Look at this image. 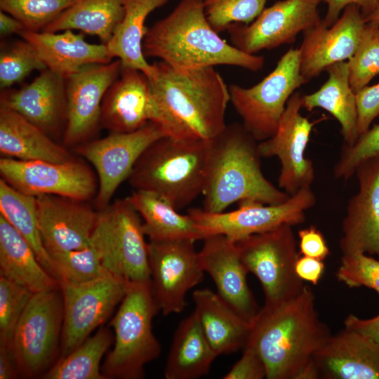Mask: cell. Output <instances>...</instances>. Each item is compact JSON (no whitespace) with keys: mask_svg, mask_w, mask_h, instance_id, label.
Wrapping results in <instances>:
<instances>
[{"mask_svg":"<svg viewBox=\"0 0 379 379\" xmlns=\"http://www.w3.org/2000/svg\"><path fill=\"white\" fill-rule=\"evenodd\" d=\"M39 227L49 254L80 249L89 245L100 211L84 201L57 195L35 197Z\"/></svg>","mask_w":379,"mask_h":379,"instance_id":"20","label":"cell"},{"mask_svg":"<svg viewBox=\"0 0 379 379\" xmlns=\"http://www.w3.org/2000/svg\"><path fill=\"white\" fill-rule=\"evenodd\" d=\"M302 108V94L295 91L288 100L274 133L258 142L261 157H276L279 160L278 185L290 196L311 187L315 178L313 162L305 154L314 122L301 114Z\"/></svg>","mask_w":379,"mask_h":379,"instance_id":"16","label":"cell"},{"mask_svg":"<svg viewBox=\"0 0 379 379\" xmlns=\"http://www.w3.org/2000/svg\"><path fill=\"white\" fill-rule=\"evenodd\" d=\"M208 22L203 0H181L166 17L147 28L142 51L180 69L216 65L260 70L265 58L244 53L222 39Z\"/></svg>","mask_w":379,"mask_h":379,"instance_id":"3","label":"cell"},{"mask_svg":"<svg viewBox=\"0 0 379 379\" xmlns=\"http://www.w3.org/2000/svg\"><path fill=\"white\" fill-rule=\"evenodd\" d=\"M316 201L314 193L311 187H307L279 204L244 201L239 202V207L230 211L209 213L204 209L191 208L188 214L195 222L203 239L220 234L237 242L284 224L295 226L303 223L306 211L312 208Z\"/></svg>","mask_w":379,"mask_h":379,"instance_id":"11","label":"cell"},{"mask_svg":"<svg viewBox=\"0 0 379 379\" xmlns=\"http://www.w3.org/2000/svg\"><path fill=\"white\" fill-rule=\"evenodd\" d=\"M49 255L58 273V281L81 284L110 273L103 265L99 246L92 239L84 248Z\"/></svg>","mask_w":379,"mask_h":379,"instance_id":"37","label":"cell"},{"mask_svg":"<svg viewBox=\"0 0 379 379\" xmlns=\"http://www.w3.org/2000/svg\"><path fill=\"white\" fill-rule=\"evenodd\" d=\"M142 219V227L149 241L202 240L192 217L178 213L171 203L148 191L135 190L126 197Z\"/></svg>","mask_w":379,"mask_h":379,"instance_id":"33","label":"cell"},{"mask_svg":"<svg viewBox=\"0 0 379 379\" xmlns=\"http://www.w3.org/2000/svg\"><path fill=\"white\" fill-rule=\"evenodd\" d=\"M25 29H26L25 25L19 20L4 11H0V34L1 37L14 34L19 35Z\"/></svg>","mask_w":379,"mask_h":379,"instance_id":"52","label":"cell"},{"mask_svg":"<svg viewBox=\"0 0 379 379\" xmlns=\"http://www.w3.org/2000/svg\"><path fill=\"white\" fill-rule=\"evenodd\" d=\"M119 60L108 63L91 64L66 79L67 114L62 137L67 148L93 139L100 126L104 95L119 75Z\"/></svg>","mask_w":379,"mask_h":379,"instance_id":"18","label":"cell"},{"mask_svg":"<svg viewBox=\"0 0 379 379\" xmlns=\"http://www.w3.org/2000/svg\"><path fill=\"white\" fill-rule=\"evenodd\" d=\"M257 141L244 126L226 125L208 140L203 209L223 212L234 203L253 201L279 204L291 196L264 175Z\"/></svg>","mask_w":379,"mask_h":379,"instance_id":"4","label":"cell"},{"mask_svg":"<svg viewBox=\"0 0 379 379\" xmlns=\"http://www.w3.org/2000/svg\"><path fill=\"white\" fill-rule=\"evenodd\" d=\"M344 324L346 328L359 332L379 345V314L370 319H361L350 314Z\"/></svg>","mask_w":379,"mask_h":379,"instance_id":"50","label":"cell"},{"mask_svg":"<svg viewBox=\"0 0 379 379\" xmlns=\"http://www.w3.org/2000/svg\"><path fill=\"white\" fill-rule=\"evenodd\" d=\"M62 324L60 287L34 293L9 349L19 378L43 379L56 364L60 357Z\"/></svg>","mask_w":379,"mask_h":379,"instance_id":"7","label":"cell"},{"mask_svg":"<svg viewBox=\"0 0 379 379\" xmlns=\"http://www.w3.org/2000/svg\"><path fill=\"white\" fill-rule=\"evenodd\" d=\"M191 239L149 241L148 260L152 293L164 316L182 312L186 295L201 282L204 271Z\"/></svg>","mask_w":379,"mask_h":379,"instance_id":"15","label":"cell"},{"mask_svg":"<svg viewBox=\"0 0 379 379\" xmlns=\"http://www.w3.org/2000/svg\"><path fill=\"white\" fill-rule=\"evenodd\" d=\"M100 211L92 239L102 252L105 267L129 282L149 280L148 243L139 213L127 198Z\"/></svg>","mask_w":379,"mask_h":379,"instance_id":"10","label":"cell"},{"mask_svg":"<svg viewBox=\"0 0 379 379\" xmlns=\"http://www.w3.org/2000/svg\"><path fill=\"white\" fill-rule=\"evenodd\" d=\"M314 361L322 378L379 379V345L352 329L331 335Z\"/></svg>","mask_w":379,"mask_h":379,"instance_id":"25","label":"cell"},{"mask_svg":"<svg viewBox=\"0 0 379 379\" xmlns=\"http://www.w3.org/2000/svg\"><path fill=\"white\" fill-rule=\"evenodd\" d=\"M366 23H372L379 25V7L371 15L364 18Z\"/></svg>","mask_w":379,"mask_h":379,"instance_id":"53","label":"cell"},{"mask_svg":"<svg viewBox=\"0 0 379 379\" xmlns=\"http://www.w3.org/2000/svg\"><path fill=\"white\" fill-rule=\"evenodd\" d=\"M0 173L12 187L32 197L51 194L87 201L98 190L96 173L77 158L58 163L2 157Z\"/></svg>","mask_w":379,"mask_h":379,"instance_id":"14","label":"cell"},{"mask_svg":"<svg viewBox=\"0 0 379 379\" xmlns=\"http://www.w3.org/2000/svg\"><path fill=\"white\" fill-rule=\"evenodd\" d=\"M358 191L348 201L342 222V255L365 253L379 259V156L356 168Z\"/></svg>","mask_w":379,"mask_h":379,"instance_id":"21","label":"cell"},{"mask_svg":"<svg viewBox=\"0 0 379 379\" xmlns=\"http://www.w3.org/2000/svg\"><path fill=\"white\" fill-rule=\"evenodd\" d=\"M347 62L350 84L356 93L379 74V25L366 23L355 53Z\"/></svg>","mask_w":379,"mask_h":379,"instance_id":"40","label":"cell"},{"mask_svg":"<svg viewBox=\"0 0 379 379\" xmlns=\"http://www.w3.org/2000/svg\"><path fill=\"white\" fill-rule=\"evenodd\" d=\"M154 117L148 77L138 69L121 66L119 77L104 95L100 128L110 133L132 132L152 121Z\"/></svg>","mask_w":379,"mask_h":379,"instance_id":"24","label":"cell"},{"mask_svg":"<svg viewBox=\"0 0 379 379\" xmlns=\"http://www.w3.org/2000/svg\"><path fill=\"white\" fill-rule=\"evenodd\" d=\"M218 354L211 346L194 311L178 324L166 359V379H197L208 374Z\"/></svg>","mask_w":379,"mask_h":379,"instance_id":"30","label":"cell"},{"mask_svg":"<svg viewBox=\"0 0 379 379\" xmlns=\"http://www.w3.org/2000/svg\"><path fill=\"white\" fill-rule=\"evenodd\" d=\"M0 152L24 161L66 162L76 159L63 145L17 112L0 106Z\"/></svg>","mask_w":379,"mask_h":379,"instance_id":"28","label":"cell"},{"mask_svg":"<svg viewBox=\"0 0 379 379\" xmlns=\"http://www.w3.org/2000/svg\"><path fill=\"white\" fill-rule=\"evenodd\" d=\"M192 300L203 332L218 356L230 354L246 347L251 333L250 321L208 288L195 290Z\"/></svg>","mask_w":379,"mask_h":379,"instance_id":"27","label":"cell"},{"mask_svg":"<svg viewBox=\"0 0 379 379\" xmlns=\"http://www.w3.org/2000/svg\"><path fill=\"white\" fill-rule=\"evenodd\" d=\"M356 100L359 137L369 129L372 121L379 115V83L358 91Z\"/></svg>","mask_w":379,"mask_h":379,"instance_id":"45","label":"cell"},{"mask_svg":"<svg viewBox=\"0 0 379 379\" xmlns=\"http://www.w3.org/2000/svg\"><path fill=\"white\" fill-rule=\"evenodd\" d=\"M170 0H122L124 15L105 44L112 55L120 60L121 66L138 69L150 78L154 68L146 60L142 43L147 30V16Z\"/></svg>","mask_w":379,"mask_h":379,"instance_id":"32","label":"cell"},{"mask_svg":"<svg viewBox=\"0 0 379 379\" xmlns=\"http://www.w3.org/2000/svg\"><path fill=\"white\" fill-rule=\"evenodd\" d=\"M152 65V122L166 136L207 141L223 131L229 87L214 67L180 69L161 60Z\"/></svg>","mask_w":379,"mask_h":379,"instance_id":"1","label":"cell"},{"mask_svg":"<svg viewBox=\"0 0 379 379\" xmlns=\"http://www.w3.org/2000/svg\"><path fill=\"white\" fill-rule=\"evenodd\" d=\"M379 156V124L358 137L352 145H343L340 157L333 168L336 179L347 180L357 166L366 159Z\"/></svg>","mask_w":379,"mask_h":379,"instance_id":"43","label":"cell"},{"mask_svg":"<svg viewBox=\"0 0 379 379\" xmlns=\"http://www.w3.org/2000/svg\"><path fill=\"white\" fill-rule=\"evenodd\" d=\"M338 279L350 288L365 286L379 295V259L365 253L342 255Z\"/></svg>","mask_w":379,"mask_h":379,"instance_id":"44","label":"cell"},{"mask_svg":"<svg viewBox=\"0 0 379 379\" xmlns=\"http://www.w3.org/2000/svg\"><path fill=\"white\" fill-rule=\"evenodd\" d=\"M0 106L20 114L52 138L63 135L67 114L66 80L44 69L29 84L1 90Z\"/></svg>","mask_w":379,"mask_h":379,"instance_id":"22","label":"cell"},{"mask_svg":"<svg viewBox=\"0 0 379 379\" xmlns=\"http://www.w3.org/2000/svg\"><path fill=\"white\" fill-rule=\"evenodd\" d=\"M18 374L8 347L0 343V379H15Z\"/></svg>","mask_w":379,"mask_h":379,"instance_id":"51","label":"cell"},{"mask_svg":"<svg viewBox=\"0 0 379 379\" xmlns=\"http://www.w3.org/2000/svg\"><path fill=\"white\" fill-rule=\"evenodd\" d=\"M114 343V334L100 326L69 354L60 358L43 379H105L100 363Z\"/></svg>","mask_w":379,"mask_h":379,"instance_id":"36","label":"cell"},{"mask_svg":"<svg viewBox=\"0 0 379 379\" xmlns=\"http://www.w3.org/2000/svg\"><path fill=\"white\" fill-rule=\"evenodd\" d=\"M22 39V38H21ZM46 69L34 48L26 40L15 41L1 46L0 54V87L12 88L32 72Z\"/></svg>","mask_w":379,"mask_h":379,"instance_id":"38","label":"cell"},{"mask_svg":"<svg viewBox=\"0 0 379 379\" xmlns=\"http://www.w3.org/2000/svg\"><path fill=\"white\" fill-rule=\"evenodd\" d=\"M208 140L164 136L142 153L128 178L135 190L153 192L182 209L202 194Z\"/></svg>","mask_w":379,"mask_h":379,"instance_id":"5","label":"cell"},{"mask_svg":"<svg viewBox=\"0 0 379 379\" xmlns=\"http://www.w3.org/2000/svg\"><path fill=\"white\" fill-rule=\"evenodd\" d=\"M32 293L0 275V343L10 349L16 326Z\"/></svg>","mask_w":379,"mask_h":379,"instance_id":"42","label":"cell"},{"mask_svg":"<svg viewBox=\"0 0 379 379\" xmlns=\"http://www.w3.org/2000/svg\"><path fill=\"white\" fill-rule=\"evenodd\" d=\"M59 284L63 299L60 357L62 358L109 319L125 296L129 281L109 273L85 283L59 281Z\"/></svg>","mask_w":379,"mask_h":379,"instance_id":"12","label":"cell"},{"mask_svg":"<svg viewBox=\"0 0 379 379\" xmlns=\"http://www.w3.org/2000/svg\"><path fill=\"white\" fill-rule=\"evenodd\" d=\"M0 275L32 293L60 286L25 238L0 214Z\"/></svg>","mask_w":379,"mask_h":379,"instance_id":"29","label":"cell"},{"mask_svg":"<svg viewBox=\"0 0 379 379\" xmlns=\"http://www.w3.org/2000/svg\"><path fill=\"white\" fill-rule=\"evenodd\" d=\"M366 22L361 8L347 6L331 27L321 21L303 32L299 48L300 73L305 84L337 62L348 60L356 52Z\"/></svg>","mask_w":379,"mask_h":379,"instance_id":"19","label":"cell"},{"mask_svg":"<svg viewBox=\"0 0 379 379\" xmlns=\"http://www.w3.org/2000/svg\"><path fill=\"white\" fill-rule=\"evenodd\" d=\"M0 214L25 238L44 268L59 280L40 233L35 197L25 194L0 179Z\"/></svg>","mask_w":379,"mask_h":379,"instance_id":"35","label":"cell"},{"mask_svg":"<svg viewBox=\"0 0 379 379\" xmlns=\"http://www.w3.org/2000/svg\"><path fill=\"white\" fill-rule=\"evenodd\" d=\"M267 0H203L206 18L218 33L234 24L248 25L265 9Z\"/></svg>","mask_w":379,"mask_h":379,"instance_id":"41","label":"cell"},{"mask_svg":"<svg viewBox=\"0 0 379 379\" xmlns=\"http://www.w3.org/2000/svg\"><path fill=\"white\" fill-rule=\"evenodd\" d=\"M318 0H281L265 9L250 24H234L227 30L234 46L256 54L285 44L316 25L321 19Z\"/></svg>","mask_w":379,"mask_h":379,"instance_id":"17","label":"cell"},{"mask_svg":"<svg viewBox=\"0 0 379 379\" xmlns=\"http://www.w3.org/2000/svg\"><path fill=\"white\" fill-rule=\"evenodd\" d=\"M203 241L199 255L204 272L212 278L220 297L251 323L260 309L248 287V272L236 243L220 234L208 236Z\"/></svg>","mask_w":379,"mask_h":379,"instance_id":"23","label":"cell"},{"mask_svg":"<svg viewBox=\"0 0 379 379\" xmlns=\"http://www.w3.org/2000/svg\"><path fill=\"white\" fill-rule=\"evenodd\" d=\"M305 84L300 73V50L292 48L257 84L248 88L231 84L230 102L244 127L260 142L274 133L288 100Z\"/></svg>","mask_w":379,"mask_h":379,"instance_id":"8","label":"cell"},{"mask_svg":"<svg viewBox=\"0 0 379 379\" xmlns=\"http://www.w3.org/2000/svg\"><path fill=\"white\" fill-rule=\"evenodd\" d=\"M327 4V12L323 23L332 26L339 18L340 14L349 5L355 4L361 11L364 18L373 13L379 7V0H318Z\"/></svg>","mask_w":379,"mask_h":379,"instance_id":"48","label":"cell"},{"mask_svg":"<svg viewBox=\"0 0 379 379\" xmlns=\"http://www.w3.org/2000/svg\"><path fill=\"white\" fill-rule=\"evenodd\" d=\"M267 377L265 364L251 345H246L240 359L223 376L224 379H262Z\"/></svg>","mask_w":379,"mask_h":379,"instance_id":"46","label":"cell"},{"mask_svg":"<svg viewBox=\"0 0 379 379\" xmlns=\"http://www.w3.org/2000/svg\"><path fill=\"white\" fill-rule=\"evenodd\" d=\"M295 269L300 279L317 285L323 275L325 266L323 260L301 255L296 261Z\"/></svg>","mask_w":379,"mask_h":379,"instance_id":"49","label":"cell"},{"mask_svg":"<svg viewBox=\"0 0 379 379\" xmlns=\"http://www.w3.org/2000/svg\"><path fill=\"white\" fill-rule=\"evenodd\" d=\"M331 335L319 319L313 292L305 286L295 297L259 310L246 345L262 359L266 378L298 379Z\"/></svg>","mask_w":379,"mask_h":379,"instance_id":"2","label":"cell"},{"mask_svg":"<svg viewBox=\"0 0 379 379\" xmlns=\"http://www.w3.org/2000/svg\"><path fill=\"white\" fill-rule=\"evenodd\" d=\"M124 15L122 0H77L43 31L76 29L96 36L107 44Z\"/></svg>","mask_w":379,"mask_h":379,"instance_id":"34","label":"cell"},{"mask_svg":"<svg viewBox=\"0 0 379 379\" xmlns=\"http://www.w3.org/2000/svg\"><path fill=\"white\" fill-rule=\"evenodd\" d=\"M20 37L36 50L46 67L65 80L91 64L108 63L113 58L107 44H91L72 29L60 32L25 29Z\"/></svg>","mask_w":379,"mask_h":379,"instance_id":"26","label":"cell"},{"mask_svg":"<svg viewBox=\"0 0 379 379\" xmlns=\"http://www.w3.org/2000/svg\"><path fill=\"white\" fill-rule=\"evenodd\" d=\"M159 311L150 279L129 282L109 323L114 331V346L101 366L105 379L144 377L145 365L157 359L161 351L152 331V319Z\"/></svg>","mask_w":379,"mask_h":379,"instance_id":"6","label":"cell"},{"mask_svg":"<svg viewBox=\"0 0 379 379\" xmlns=\"http://www.w3.org/2000/svg\"><path fill=\"white\" fill-rule=\"evenodd\" d=\"M166 136L156 123L128 133H110L108 135L84 142L74 150L93 166L98 180L94 202L98 210H103L119 186L128 180L138 159L153 142Z\"/></svg>","mask_w":379,"mask_h":379,"instance_id":"13","label":"cell"},{"mask_svg":"<svg viewBox=\"0 0 379 379\" xmlns=\"http://www.w3.org/2000/svg\"><path fill=\"white\" fill-rule=\"evenodd\" d=\"M299 252L302 255L324 260L330 250L322 232L314 225L298 231Z\"/></svg>","mask_w":379,"mask_h":379,"instance_id":"47","label":"cell"},{"mask_svg":"<svg viewBox=\"0 0 379 379\" xmlns=\"http://www.w3.org/2000/svg\"><path fill=\"white\" fill-rule=\"evenodd\" d=\"M77 0H0V9L19 20L26 29L43 31Z\"/></svg>","mask_w":379,"mask_h":379,"instance_id":"39","label":"cell"},{"mask_svg":"<svg viewBox=\"0 0 379 379\" xmlns=\"http://www.w3.org/2000/svg\"><path fill=\"white\" fill-rule=\"evenodd\" d=\"M292 227L284 224L235 242L248 272L253 273L262 286L265 305L293 298L305 286L295 272L300 254Z\"/></svg>","mask_w":379,"mask_h":379,"instance_id":"9","label":"cell"},{"mask_svg":"<svg viewBox=\"0 0 379 379\" xmlns=\"http://www.w3.org/2000/svg\"><path fill=\"white\" fill-rule=\"evenodd\" d=\"M326 71L328 79L321 88L302 95V107L309 112L321 108L329 112L340 125L343 145L350 146L354 143L358 135L356 93L350 84L347 62L335 63Z\"/></svg>","mask_w":379,"mask_h":379,"instance_id":"31","label":"cell"}]
</instances>
